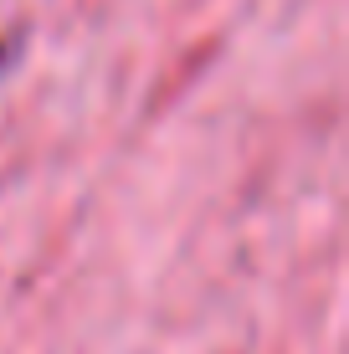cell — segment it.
Segmentation results:
<instances>
[{
    "mask_svg": "<svg viewBox=\"0 0 349 354\" xmlns=\"http://www.w3.org/2000/svg\"><path fill=\"white\" fill-rule=\"evenodd\" d=\"M0 62H6V57H0Z\"/></svg>",
    "mask_w": 349,
    "mask_h": 354,
    "instance_id": "1",
    "label": "cell"
}]
</instances>
